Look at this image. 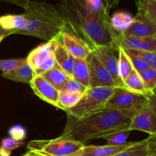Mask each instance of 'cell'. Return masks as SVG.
Listing matches in <instances>:
<instances>
[{
    "instance_id": "6da1fadb",
    "label": "cell",
    "mask_w": 156,
    "mask_h": 156,
    "mask_svg": "<svg viewBox=\"0 0 156 156\" xmlns=\"http://www.w3.org/2000/svg\"><path fill=\"white\" fill-rule=\"evenodd\" d=\"M136 113L111 108L103 110L82 119L68 116V121L61 136L82 143L129 128Z\"/></svg>"
},
{
    "instance_id": "7a4b0ae2",
    "label": "cell",
    "mask_w": 156,
    "mask_h": 156,
    "mask_svg": "<svg viewBox=\"0 0 156 156\" xmlns=\"http://www.w3.org/2000/svg\"><path fill=\"white\" fill-rule=\"evenodd\" d=\"M22 8L27 22L20 34L48 41L65 30L66 24L57 9L45 2L26 0Z\"/></svg>"
},
{
    "instance_id": "3957f363",
    "label": "cell",
    "mask_w": 156,
    "mask_h": 156,
    "mask_svg": "<svg viewBox=\"0 0 156 156\" xmlns=\"http://www.w3.org/2000/svg\"><path fill=\"white\" fill-rule=\"evenodd\" d=\"M116 87H89L76 106L64 111L76 119L86 118L105 107Z\"/></svg>"
},
{
    "instance_id": "277c9868",
    "label": "cell",
    "mask_w": 156,
    "mask_h": 156,
    "mask_svg": "<svg viewBox=\"0 0 156 156\" xmlns=\"http://www.w3.org/2000/svg\"><path fill=\"white\" fill-rule=\"evenodd\" d=\"M84 144L70 138L60 136L53 139H35L27 145L29 151L47 154L48 156H71Z\"/></svg>"
},
{
    "instance_id": "5b68a950",
    "label": "cell",
    "mask_w": 156,
    "mask_h": 156,
    "mask_svg": "<svg viewBox=\"0 0 156 156\" xmlns=\"http://www.w3.org/2000/svg\"><path fill=\"white\" fill-rule=\"evenodd\" d=\"M155 96H143L127 89L116 87L115 90L105 104V108L138 113L152 102Z\"/></svg>"
},
{
    "instance_id": "8992f818",
    "label": "cell",
    "mask_w": 156,
    "mask_h": 156,
    "mask_svg": "<svg viewBox=\"0 0 156 156\" xmlns=\"http://www.w3.org/2000/svg\"><path fill=\"white\" fill-rule=\"evenodd\" d=\"M26 60L33 68L35 75H41L44 72L48 71L57 66L53 57L50 41L32 50Z\"/></svg>"
},
{
    "instance_id": "52a82bcc",
    "label": "cell",
    "mask_w": 156,
    "mask_h": 156,
    "mask_svg": "<svg viewBox=\"0 0 156 156\" xmlns=\"http://www.w3.org/2000/svg\"><path fill=\"white\" fill-rule=\"evenodd\" d=\"M89 71V87H118L108 69L90 52L86 58Z\"/></svg>"
},
{
    "instance_id": "ba28073f",
    "label": "cell",
    "mask_w": 156,
    "mask_h": 156,
    "mask_svg": "<svg viewBox=\"0 0 156 156\" xmlns=\"http://www.w3.org/2000/svg\"><path fill=\"white\" fill-rule=\"evenodd\" d=\"M90 52L108 69L118 87L126 89L119 74L118 48L111 47H94L90 50Z\"/></svg>"
},
{
    "instance_id": "9c48e42d",
    "label": "cell",
    "mask_w": 156,
    "mask_h": 156,
    "mask_svg": "<svg viewBox=\"0 0 156 156\" xmlns=\"http://www.w3.org/2000/svg\"><path fill=\"white\" fill-rule=\"evenodd\" d=\"M129 128L143 131L151 136H156V111L155 99L149 106L136 113L131 121Z\"/></svg>"
},
{
    "instance_id": "30bf717a",
    "label": "cell",
    "mask_w": 156,
    "mask_h": 156,
    "mask_svg": "<svg viewBox=\"0 0 156 156\" xmlns=\"http://www.w3.org/2000/svg\"><path fill=\"white\" fill-rule=\"evenodd\" d=\"M30 86L38 97L60 109L59 105V91L41 75H35L30 81Z\"/></svg>"
},
{
    "instance_id": "8fae6325",
    "label": "cell",
    "mask_w": 156,
    "mask_h": 156,
    "mask_svg": "<svg viewBox=\"0 0 156 156\" xmlns=\"http://www.w3.org/2000/svg\"><path fill=\"white\" fill-rule=\"evenodd\" d=\"M56 64L72 77L75 58L69 53L61 40V34L50 40Z\"/></svg>"
},
{
    "instance_id": "7c38bea8",
    "label": "cell",
    "mask_w": 156,
    "mask_h": 156,
    "mask_svg": "<svg viewBox=\"0 0 156 156\" xmlns=\"http://www.w3.org/2000/svg\"><path fill=\"white\" fill-rule=\"evenodd\" d=\"M117 42L123 48L156 52V35L149 37H137L118 34Z\"/></svg>"
},
{
    "instance_id": "4fadbf2b",
    "label": "cell",
    "mask_w": 156,
    "mask_h": 156,
    "mask_svg": "<svg viewBox=\"0 0 156 156\" xmlns=\"http://www.w3.org/2000/svg\"><path fill=\"white\" fill-rule=\"evenodd\" d=\"M113 156H156V136H151Z\"/></svg>"
},
{
    "instance_id": "5bb4252c",
    "label": "cell",
    "mask_w": 156,
    "mask_h": 156,
    "mask_svg": "<svg viewBox=\"0 0 156 156\" xmlns=\"http://www.w3.org/2000/svg\"><path fill=\"white\" fill-rule=\"evenodd\" d=\"M126 142L122 145H83L82 148L71 156H113L133 144Z\"/></svg>"
},
{
    "instance_id": "9a60e30c",
    "label": "cell",
    "mask_w": 156,
    "mask_h": 156,
    "mask_svg": "<svg viewBox=\"0 0 156 156\" xmlns=\"http://www.w3.org/2000/svg\"><path fill=\"white\" fill-rule=\"evenodd\" d=\"M121 34L137 37L153 36L156 35V23L149 20L144 15L136 14L129 28Z\"/></svg>"
},
{
    "instance_id": "2e32d148",
    "label": "cell",
    "mask_w": 156,
    "mask_h": 156,
    "mask_svg": "<svg viewBox=\"0 0 156 156\" xmlns=\"http://www.w3.org/2000/svg\"><path fill=\"white\" fill-rule=\"evenodd\" d=\"M61 40L69 53L74 58L85 60L90 53L89 48L83 41L67 31L64 30L61 33Z\"/></svg>"
},
{
    "instance_id": "e0dca14e",
    "label": "cell",
    "mask_w": 156,
    "mask_h": 156,
    "mask_svg": "<svg viewBox=\"0 0 156 156\" xmlns=\"http://www.w3.org/2000/svg\"><path fill=\"white\" fill-rule=\"evenodd\" d=\"M2 76L4 78L16 82L24 83V84H30V81L35 76L33 68L30 67L27 62L10 71L3 72Z\"/></svg>"
},
{
    "instance_id": "ac0fdd59",
    "label": "cell",
    "mask_w": 156,
    "mask_h": 156,
    "mask_svg": "<svg viewBox=\"0 0 156 156\" xmlns=\"http://www.w3.org/2000/svg\"><path fill=\"white\" fill-rule=\"evenodd\" d=\"M41 76L51 84L58 91H60L69 80L72 78L58 65L48 71L44 72Z\"/></svg>"
},
{
    "instance_id": "d6986e66",
    "label": "cell",
    "mask_w": 156,
    "mask_h": 156,
    "mask_svg": "<svg viewBox=\"0 0 156 156\" xmlns=\"http://www.w3.org/2000/svg\"><path fill=\"white\" fill-rule=\"evenodd\" d=\"M124 84L127 90H130L133 93H139V94L149 96V97L155 96V95H152V93H150V92L147 90L139 73L136 71L134 69H133L128 77L124 81Z\"/></svg>"
},
{
    "instance_id": "ffe728a7",
    "label": "cell",
    "mask_w": 156,
    "mask_h": 156,
    "mask_svg": "<svg viewBox=\"0 0 156 156\" xmlns=\"http://www.w3.org/2000/svg\"><path fill=\"white\" fill-rule=\"evenodd\" d=\"M72 78L87 88H89V71L86 60L75 58Z\"/></svg>"
},
{
    "instance_id": "44dd1931",
    "label": "cell",
    "mask_w": 156,
    "mask_h": 156,
    "mask_svg": "<svg viewBox=\"0 0 156 156\" xmlns=\"http://www.w3.org/2000/svg\"><path fill=\"white\" fill-rule=\"evenodd\" d=\"M133 18L132 15L126 12H115L111 18V26L117 33H123L131 25Z\"/></svg>"
},
{
    "instance_id": "7402d4cb",
    "label": "cell",
    "mask_w": 156,
    "mask_h": 156,
    "mask_svg": "<svg viewBox=\"0 0 156 156\" xmlns=\"http://www.w3.org/2000/svg\"><path fill=\"white\" fill-rule=\"evenodd\" d=\"M137 14L156 23V0H136Z\"/></svg>"
},
{
    "instance_id": "603a6c76",
    "label": "cell",
    "mask_w": 156,
    "mask_h": 156,
    "mask_svg": "<svg viewBox=\"0 0 156 156\" xmlns=\"http://www.w3.org/2000/svg\"><path fill=\"white\" fill-rule=\"evenodd\" d=\"M119 51V59H118V66H119V74L121 80L124 84V81L131 73L133 68V66L131 64L130 61L128 58L127 54L125 52L124 49L120 46L118 47Z\"/></svg>"
},
{
    "instance_id": "cb8c5ba5",
    "label": "cell",
    "mask_w": 156,
    "mask_h": 156,
    "mask_svg": "<svg viewBox=\"0 0 156 156\" xmlns=\"http://www.w3.org/2000/svg\"><path fill=\"white\" fill-rule=\"evenodd\" d=\"M83 94L79 93H71L59 91V105L61 110H68L78 103Z\"/></svg>"
},
{
    "instance_id": "d4e9b609",
    "label": "cell",
    "mask_w": 156,
    "mask_h": 156,
    "mask_svg": "<svg viewBox=\"0 0 156 156\" xmlns=\"http://www.w3.org/2000/svg\"><path fill=\"white\" fill-rule=\"evenodd\" d=\"M140 77L143 80L144 85L147 90L152 93L155 95L156 88V69L152 67H148L142 71L139 72Z\"/></svg>"
},
{
    "instance_id": "484cf974",
    "label": "cell",
    "mask_w": 156,
    "mask_h": 156,
    "mask_svg": "<svg viewBox=\"0 0 156 156\" xmlns=\"http://www.w3.org/2000/svg\"><path fill=\"white\" fill-rule=\"evenodd\" d=\"M24 145L23 141H18L11 137L2 139L0 145V156H10L12 151Z\"/></svg>"
},
{
    "instance_id": "4316f807",
    "label": "cell",
    "mask_w": 156,
    "mask_h": 156,
    "mask_svg": "<svg viewBox=\"0 0 156 156\" xmlns=\"http://www.w3.org/2000/svg\"><path fill=\"white\" fill-rule=\"evenodd\" d=\"M131 130L130 128L122 130V131L112 133L108 136H105L104 139H106L108 142V145H122L126 143L128 137L129 136Z\"/></svg>"
},
{
    "instance_id": "83f0119b",
    "label": "cell",
    "mask_w": 156,
    "mask_h": 156,
    "mask_svg": "<svg viewBox=\"0 0 156 156\" xmlns=\"http://www.w3.org/2000/svg\"><path fill=\"white\" fill-rule=\"evenodd\" d=\"M131 52L140 57L143 61H144L148 64L149 67L156 69V52L147 51V50H140L129 49Z\"/></svg>"
},
{
    "instance_id": "f1b7e54d",
    "label": "cell",
    "mask_w": 156,
    "mask_h": 156,
    "mask_svg": "<svg viewBox=\"0 0 156 156\" xmlns=\"http://www.w3.org/2000/svg\"><path fill=\"white\" fill-rule=\"evenodd\" d=\"M87 90H88V88L85 87V86L81 84L80 83L78 82V81L75 80L73 78H70V79L69 80L68 82L64 85V87H62V90H61L60 91L71 93H79L84 94V93L87 91Z\"/></svg>"
},
{
    "instance_id": "f546056e",
    "label": "cell",
    "mask_w": 156,
    "mask_h": 156,
    "mask_svg": "<svg viewBox=\"0 0 156 156\" xmlns=\"http://www.w3.org/2000/svg\"><path fill=\"white\" fill-rule=\"evenodd\" d=\"M27 62L26 58L0 60V70L3 72L10 71Z\"/></svg>"
},
{
    "instance_id": "4dcf8cb0",
    "label": "cell",
    "mask_w": 156,
    "mask_h": 156,
    "mask_svg": "<svg viewBox=\"0 0 156 156\" xmlns=\"http://www.w3.org/2000/svg\"><path fill=\"white\" fill-rule=\"evenodd\" d=\"M123 49H124L125 52L126 53L129 61H130L131 64H132L133 66V68L136 71H137L139 73V72L142 71V70L149 67V66H148V64H146L144 61H143L140 57L134 54L133 52H131V50H129V49H126V48H123Z\"/></svg>"
},
{
    "instance_id": "1f68e13d",
    "label": "cell",
    "mask_w": 156,
    "mask_h": 156,
    "mask_svg": "<svg viewBox=\"0 0 156 156\" xmlns=\"http://www.w3.org/2000/svg\"><path fill=\"white\" fill-rule=\"evenodd\" d=\"M9 133L11 138L18 141H22L23 139H25L27 135L25 128L20 125H14L13 127H12L9 130Z\"/></svg>"
},
{
    "instance_id": "d6a6232c",
    "label": "cell",
    "mask_w": 156,
    "mask_h": 156,
    "mask_svg": "<svg viewBox=\"0 0 156 156\" xmlns=\"http://www.w3.org/2000/svg\"><path fill=\"white\" fill-rule=\"evenodd\" d=\"M103 1L105 2V6L106 7L107 10L109 12L111 9H114V8L118 6L120 0H103Z\"/></svg>"
},
{
    "instance_id": "836d02e7",
    "label": "cell",
    "mask_w": 156,
    "mask_h": 156,
    "mask_svg": "<svg viewBox=\"0 0 156 156\" xmlns=\"http://www.w3.org/2000/svg\"><path fill=\"white\" fill-rule=\"evenodd\" d=\"M2 1H5V2H9L14 3V4L18 5V6H20L22 7L23 5L24 4V2H25L26 0H2Z\"/></svg>"
},
{
    "instance_id": "e575fe53",
    "label": "cell",
    "mask_w": 156,
    "mask_h": 156,
    "mask_svg": "<svg viewBox=\"0 0 156 156\" xmlns=\"http://www.w3.org/2000/svg\"><path fill=\"white\" fill-rule=\"evenodd\" d=\"M8 35H9V32H7L6 30H5V29L2 27L1 24H0V36L6 37V36H8Z\"/></svg>"
},
{
    "instance_id": "d590c367",
    "label": "cell",
    "mask_w": 156,
    "mask_h": 156,
    "mask_svg": "<svg viewBox=\"0 0 156 156\" xmlns=\"http://www.w3.org/2000/svg\"><path fill=\"white\" fill-rule=\"evenodd\" d=\"M32 152H33L34 156H48V155H47V154H41V153L35 152V151H32Z\"/></svg>"
},
{
    "instance_id": "8d00e7d4",
    "label": "cell",
    "mask_w": 156,
    "mask_h": 156,
    "mask_svg": "<svg viewBox=\"0 0 156 156\" xmlns=\"http://www.w3.org/2000/svg\"><path fill=\"white\" fill-rule=\"evenodd\" d=\"M22 156H34V155H33V152H32L31 151H29Z\"/></svg>"
},
{
    "instance_id": "74e56055",
    "label": "cell",
    "mask_w": 156,
    "mask_h": 156,
    "mask_svg": "<svg viewBox=\"0 0 156 156\" xmlns=\"http://www.w3.org/2000/svg\"><path fill=\"white\" fill-rule=\"evenodd\" d=\"M4 38H5V37H4V36H0V43H1L2 41V40L4 39Z\"/></svg>"
}]
</instances>
